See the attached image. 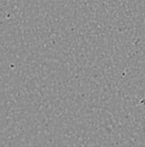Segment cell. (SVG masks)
I'll use <instances>...</instances> for the list:
<instances>
[]
</instances>
